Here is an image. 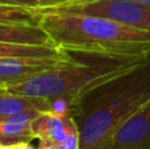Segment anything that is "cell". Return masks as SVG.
Instances as JSON below:
<instances>
[{
    "instance_id": "obj_1",
    "label": "cell",
    "mask_w": 150,
    "mask_h": 149,
    "mask_svg": "<svg viewBox=\"0 0 150 149\" xmlns=\"http://www.w3.org/2000/svg\"><path fill=\"white\" fill-rule=\"evenodd\" d=\"M38 11L41 28L55 46L67 53L115 62H148L150 57L149 31L63 9Z\"/></svg>"
},
{
    "instance_id": "obj_2",
    "label": "cell",
    "mask_w": 150,
    "mask_h": 149,
    "mask_svg": "<svg viewBox=\"0 0 150 149\" xmlns=\"http://www.w3.org/2000/svg\"><path fill=\"white\" fill-rule=\"evenodd\" d=\"M146 62L82 63L73 61L63 66L42 71L24 82L5 87V91L44 99H65L71 107L88 94L107 84L122 81L142 69Z\"/></svg>"
},
{
    "instance_id": "obj_3",
    "label": "cell",
    "mask_w": 150,
    "mask_h": 149,
    "mask_svg": "<svg viewBox=\"0 0 150 149\" xmlns=\"http://www.w3.org/2000/svg\"><path fill=\"white\" fill-rule=\"evenodd\" d=\"M145 67L88 111L79 127V149H108L117 128L150 96V73Z\"/></svg>"
},
{
    "instance_id": "obj_4",
    "label": "cell",
    "mask_w": 150,
    "mask_h": 149,
    "mask_svg": "<svg viewBox=\"0 0 150 149\" xmlns=\"http://www.w3.org/2000/svg\"><path fill=\"white\" fill-rule=\"evenodd\" d=\"M57 9L109 18L132 28L150 32V8L133 0H88Z\"/></svg>"
},
{
    "instance_id": "obj_5",
    "label": "cell",
    "mask_w": 150,
    "mask_h": 149,
    "mask_svg": "<svg viewBox=\"0 0 150 149\" xmlns=\"http://www.w3.org/2000/svg\"><path fill=\"white\" fill-rule=\"evenodd\" d=\"M75 61L70 54L61 57H16L0 60V87L24 82L42 71L63 66Z\"/></svg>"
},
{
    "instance_id": "obj_6",
    "label": "cell",
    "mask_w": 150,
    "mask_h": 149,
    "mask_svg": "<svg viewBox=\"0 0 150 149\" xmlns=\"http://www.w3.org/2000/svg\"><path fill=\"white\" fill-rule=\"evenodd\" d=\"M108 149H150V96L117 128Z\"/></svg>"
},
{
    "instance_id": "obj_7",
    "label": "cell",
    "mask_w": 150,
    "mask_h": 149,
    "mask_svg": "<svg viewBox=\"0 0 150 149\" xmlns=\"http://www.w3.org/2000/svg\"><path fill=\"white\" fill-rule=\"evenodd\" d=\"M41 110L29 108L8 116H0V144L13 145L29 143L34 139L30 131V123Z\"/></svg>"
},
{
    "instance_id": "obj_8",
    "label": "cell",
    "mask_w": 150,
    "mask_h": 149,
    "mask_svg": "<svg viewBox=\"0 0 150 149\" xmlns=\"http://www.w3.org/2000/svg\"><path fill=\"white\" fill-rule=\"evenodd\" d=\"M69 116H59L49 110L41 111L30 123L32 135L34 139H38L40 143L62 147L67 135Z\"/></svg>"
},
{
    "instance_id": "obj_9",
    "label": "cell",
    "mask_w": 150,
    "mask_h": 149,
    "mask_svg": "<svg viewBox=\"0 0 150 149\" xmlns=\"http://www.w3.org/2000/svg\"><path fill=\"white\" fill-rule=\"evenodd\" d=\"M0 41L25 45L55 46L40 24L0 21Z\"/></svg>"
},
{
    "instance_id": "obj_10",
    "label": "cell",
    "mask_w": 150,
    "mask_h": 149,
    "mask_svg": "<svg viewBox=\"0 0 150 149\" xmlns=\"http://www.w3.org/2000/svg\"><path fill=\"white\" fill-rule=\"evenodd\" d=\"M67 54V52L57 46H46V45H25V44H12V42L0 41V60L3 58H16V57H61Z\"/></svg>"
},
{
    "instance_id": "obj_11",
    "label": "cell",
    "mask_w": 150,
    "mask_h": 149,
    "mask_svg": "<svg viewBox=\"0 0 150 149\" xmlns=\"http://www.w3.org/2000/svg\"><path fill=\"white\" fill-rule=\"evenodd\" d=\"M29 108L47 111L50 110V100L44 98L24 96L8 91L0 92V116H8Z\"/></svg>"
},
{
    "instance_id": "obj_12",
    "label": "cell",
    "mask_w": 150,
    "mask_h": 149,
    "mask_svg": "<svg viewBox=\"0 0 150 149\" xmlns=\"http://www.w3.org/2000/svg\"><path fill=\"white\" fill-rule=\"evenodd\" d=\"M0 21L38 24L40 11L38 8H26L20 7V5L0 4Z\"/></svg>"
},
{
    "instance_id": "obj_13",
    "label": "cell",
    "mask_w": 150,
    "mask_h": 149,
    "mask_svg": "<svg viewBox=\"0 0 150 149\" xmlns=\"http://www.w3.org/2000/svg\"><path fill=\"white\" fill-rule=\"evenodd\" d=\"M62 149H79V127L71 116L67 118V135L62 144Z\"/></svg>"
},
{
    "instance_id": "obj_14",
    "label": "cell",
    "mask_w": 150,
    "mask_h": 149,
    "mask_svg": "<svg viewBox=\"0 0 150 149\" xmlns=\"http://www.w3.org/2000/svg\"><path fill=\"white\" fill-rule=\"evenodd\" d=\"M36 1L38 4V9H57L84 3L88 0H36Z\"/></svg>"
},
{
    "instance_id": "obj_15",
    "label": "cell",
    "mask_w": 150,
    "mask_h": 149,
    "mask_svg": "<svg viewBox=\"0 0 150 149\" xmlns=\"http://www.w3.org/2000/svg\"><path fill=\"white\" fill-rule=\"evenodd\" d=\"M0 4H8V5H20V7L26 8H38L36 0H0Z\"/></svg>"
},
{
    "instance_id": "obj_16",
    "label": "cell",
    "mask_w": 150,
    "mask_h": 149,
    "mask_svg": "<svg viewBox=\"0 0 150 149\" xmlns=\"http://www.w3.org/2000/svg\"><path fill=\"white\" fill-rule=\"evenodd\" d=\"M40 149H62V147H61V145L44 144V143H41V144H40Z\"/></svg>"
},
{
    "instance_id": "obj_17",
    "label": "cell",
    "mask_w": 150,
    "mask_h": 149,
    "mask_svg": "<svg viewBox=\"0 0 150 149\" xmlns=\"http://www.w3.org/2000/svg\"><path fill=\"white\" fill-rule=\"evenodd\" d=\"M16 149H33L29 145V143H18L16 144Z\"/></svg>"
},
{
    "instance_id": "obj_18",
    "label": "cell",
    "mask_w": 150,
    "mask_h": 149,
    "mask_svg": "<svg viewBox=\"0 0 150 149\" xmlns=\"http://www.w3.org/2000/svg\"><path fill=\"white\" fill-rule=\"evenodd\" d=\"M133 1H137V3H140V4L145 5V7L150 8V0H133Z\"/></svg>"
},
{
    "instance_id": "obj_19",
    "label": "cell",
    "mask_w": 150,
    "mask_h": 149,
    "mask_svg": "<svg viewBox=\"0 0 150 149\" xmlns=\"http://www.w3.org/2000/svg\"><path fill=\"white\" fill-rule=\"evenodd\" d=\"M0 149H16V144H13V145H5V144H0Z\"/></svg>"
},
{
    "instance_id": "obj_20",
    "label": "cell",
    "mask_w": 150,
    "mask_h": 149,
    "mask_svg": "<svg viewBox=\"0 0 150 149\" xmlns=\"http://www.w3.org/2000/svg\"><path fill=\"white\" fill-rule=\"evenodd\" d=\"M3 91H5V90L3 89V87H0V92H3Z\"/></svg>"
}]
</instances>
